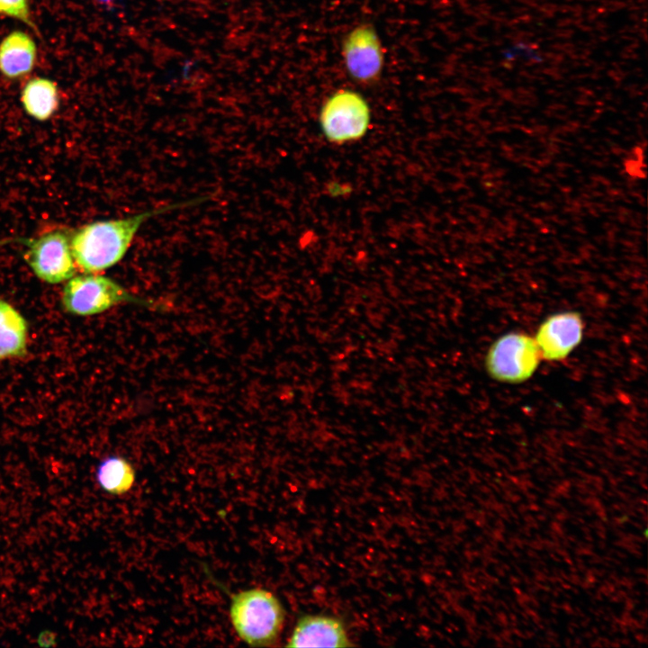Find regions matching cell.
Returning a JSON list of instances; mask_svg holds the SVG:
<instances>
[{
	"instance_id": "obj_1",
	"label": "cell",
	"mask_w": 648,
	"mask_h": 648,
	"mask_svg": "<svg viewBox=\"0 0 648 648\" xmlns=\"http://www.w3.org/2000/svg\"><path fill=\"white\" fill-rule=\"evenodd\" d=\"M205 199L180 202L125 218L86 224L70 237L75 263L87 274L108 269L123 258L139 230L149 219L172 210L196 204Z\"/></svg>"
},
{
	"instance_id": "obj_2",
	"label": "cell",
	"mask_w": 648,
	"mask_h": 648,
	"mask_svg": "<svg viewBox=\"0 0 648 648\" xmlns=\"http://www.w3.org/2000/svg\"><path fill=\"white\" fill-rule=\"evenodd\" d=\"M230 617L243 642L250 646H269L282 633L285 612L273 592L252 588L231 595Z\"/></svg>"
},
{
	"instance_id": "obj_3",
	"label": "cell",
	"mask_w": 648,
	"mask_h": 648,
	"mask_svg": "<svg viewBox=\"0 0 648 648\" xmlns=\"http://www.w3.org/2000/svg\"><path fill=\"white\" fill-rule=\"evenodd\" d=\"M541 361L532 336L523 331H509L490 344L484 357V368L496 382L518 384L534 375Z\"/></svg>"
},
{
	"instance_id": "obj_4",
	"label": "cell",
	"mask_w": 648,
	"mask_h": 648,
	"mask_svg": "<svg viewBox=\"0 0 648 648\" xmlns=\"http://www.w3.org/2000/svg\"><path fill=\"white\" fill-rule=\"evenodd\" d=\"M124 302L153 305L150 301L130 293L114 280L94 274L68 279L61 297L65 310L79 316L98 314Z\"/></svg>"
},
{
	"instance_id": "obj_5",
	"label": "cell",
	"mask_w": 648,
	"mask_h": 648,
	"mask_svg": "<svg viewBox=\"0 0 648 648\" xmlns=\"http://www.w3.org/2000/svg\"><path fill=\"white\" fill-rule=\"evenodd\" d=\"M319 121L322 133L329 142L344 144L358 140L366 134L371 110L358 92L339 89L324 102Z\"/></svg>"
},
{
	"instance_id": "obj_6",
	"label": "cell",
	"mask_w": 648,
	"mask_h": 648,
	"mask_svg": "<svg viewBox=\"0 0 648 648\" xmlns=\"http://www.w3.org/2000/svg\"><path fill=\"white\" fill-rule=\"evenodd\" d=\"M24 258L34 274L49 284H58L73 277L76 263L67 230H55L26 242Z\"/></svg>"
},
{
	"instance_id": "obj_7",
	"label": "cell",
	"mask_w": 648,
	"mask_h": 648,
	"mask_svg": "<svg viewBox=\"0 0 648 648\" xmlns=\"http://www.w3.org/2000/svg\"><path fill=\"white\" fill-rule=\"evenodd\" d=\"M342 57L346 70L354 81L370 86L380 80L384 67V52L373 25H357L345 36Z\"/></svg>"
},
{
	"instance_id": "obj_8",
	"label": "cell",
	"mask_w": 648,
	"mask_h": 648,
	"mask_svg": "<svg viewBox=\"0 0 648 648\" xmlns=\"http://www.w3.org/2000/svg\"><path fill=\"white\" fill-rule=\"evenodd\" d=\"M584 328L579 311L563 310L547 316L533 337L542 360L559 362L566 359L581 343Z\"/></svg>"
},
{
	"instance_id": "obj_9",
	"label": "cell",
	"mask_w": 648,
	"mask_h": 648,
	"mask_svg": "<svg viewBox=\"0 0 648 648\" xmlns=\"http://www.w3.org/2000/svg\"><path fill=\"white\" fill-rule=\"evenodd\" d=\"M351 643L343 621L336 616L306 614L300 616L285 646L287 647H350Z\"/></svg>"
},
{
	"instance_id": "obj_10",
	"label": "cell",
	"mask_w": 648,
	"mask_h": 648,
	"mask_svg": "<svg viewBox=\"0 0 648 648\" xmlns=\"http://www.w3.org/2000/svg\"><path fill=\"white\" fill-rule=\"evenodd\" d=\"M37 59V46L24 32L14 31L0 43V72L16 79L29 74Z\"/></svg>"
},
{
	"instance_id": "obj_11",
	"label": "cell",
	"mask_w": 648,
	"mask_h": 648,
	"mask_svg": "<svg viewBox=\"0 0 648 648\" xmlns=\"http://www.w3.org/2000/svg\"><path fill=\"white\" fill-rule=\"evenodd\" d=\"M27 340L25 319L10 303L0 300V359L23 356Z\"/></svg>"
},
{
	"instance_id": "obj_12",
	"label": "cell",
	"mask_w": 648,
	"mask_h": 648,
	"mask_svg": "<svg viewBox=\"0 0 648 648\" xmlns=\"http://www.w3.org/2000/svg\"><path fill=\"white\" fill-rule=\"evenodd\" d=\"M21 101L27 114L38 121H46L58 107L57 85L46 77L32 78L22 91Z\"/></svg>"
},
{
	"instance_id": "obj_13",
	"label": "cell",
	"mask_w": 648,
	"mask_h": 648,
	"mask_svg": "<svg viewBox=\"0 0 648 648\" xmlns=\"http://www.w3.org/2000/svg\"><path fill=\"white\" fill-rule=\"evenodd\" d=\"M135 470L124 458L117 455L104 459L96 469V481L103 490L112 495H122L134 485Z\"/></svg>"
},
{
	"instance_id": "obj_14",
	"label": "cell",
	"mask_w": 648,
	"mask_h": 648,
	"mask_svg": "<svg viewBox=\"0 0 648 648\" xmlns=\"http://www.w3.org/2000/svg\"><path fill=\"white\" fill-rule=\"evenodd\" d=\"M0 14L19 20L33 30L29 0H0Z\"/></svg>"
},
{
	"instance_id": "obj_15",
	"label": "cell",
	"mask_w": 648,
	"mask_h": 648,
	"mask_svg": "<svg viewBox=\"0 0 648 648\" xmlns=\"http://www.w3.org/2000/svg\"><path fill=\"white\" fill-rule=\"evenodd\" d=\"M55 640V636L53 634H50V632H44L41 633V634L39 637V643L41 645H50L51 644V641Z\"/></svg>"
},
{
	"instance_id": "obj_16",
	"label": "cell",
	"mask_w": 648,
	"mask_h": 648,
	"mask_svg": "<svg viewBox=\"0 0 648 648\" xmlns=\"http://www.w3.org/2000/svg\"><path fill=\"white\" fill-rule=\"evenodd\" d=\"M101 3L109 4L112 2L113 0H99Z\"/></svg>"
}]
</instances>
